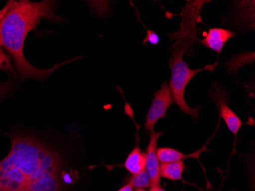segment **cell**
<instances>
[{
    "instance_id": "obj_1",
    "label": "cell",
    "mask_w": 255,
    "mask_h": 191,
    "mask_svg": "<svg viewBox=\"0 0 255 191\" xmlns=\"http://www.w3.org/2000/svg\"><path fill=\"white\" fill-rule=\"evenodd\" d=\"M11 140L0 161V191H62L57 152L30 136L14 135Z\"/></svg>"
},
{
    "instance_id": "obj_2",
    "label": "cell",
    "mask_w": 255,
    "mask_h": 191,
    "mask_svg": "<svg viewBox=\"0 0 255 191\" xmlns=\"http://www.w3.org/2000/svg\"><path fill=\"white\" fill-rule=\"evenodd\" d=\"M54 2L46 0L40 2L28 0L15 1L3 19L0 21V48H4L11 56L22 78H45L64 64L77 59L54 64L46 70L33 67L25 59L23 47L28 33L36 29L41 20L61 19L54 14Z\"/></svg>"
},
{
    "instance_id": "obj_3",
    "label": "cell",
    "mask_w": 255,
    "mask_h": 191,
    "mask_svg": "<svg viewBox=\"0 0 255 191\" xmlns=\"http://www.w3.org/2000/svg\"><path fill=\"white\" fill-rule=\"evenodd\" d=\"M170 51L171 52V57L169 61L170 69L171 70L170 88L173 95V102L179 106L182 112L192 116L195 119H198L201 106L192 108L187 104L184 97L185 89L196 74L204 70L213 71L217 67L218 63L208 64L203 68L193 70L188 67L187 62L183 59L184 54L188 55V52L185 47L173 44L170 47Z\"/></svg>"
},
{
    "instance_id": "obj_4",
    "label": "cell",
    "mask_w": 255,
    "mask_h": 191,
    "mask_svg": "<svg viewBox=\"0 0 255 191\" xmlns=\"http://www.w3.org/2000/svg\"><path fill=\"white\" fill-rule=\"evenodd\" d=\"M208 1H188L186 4L180 15L182 21L180 28L175 32L169 34L170 39L178 42H184L193 47L195 43L200 42L198 33L196 31V24L201 22L200 11L203 5Z\"/></svg>"
},
{
    "instance_id": "obj_5",
    "label": "cell",
    "mask_w": 255,
    "mask_h": 191,
    "mask_svg": "<svg viewBox=\"0 0 255 191\" xmlns=\"http://www.w3.org/2000/svg\"><path fill=\"white\" fill-rule=\"evenodd\" d=\"M173 103V95L167 81L164 82L160 88L154 92V99L146 115L144 129L152 132L159 119L167 116L169 106Z\"/></svg>"
},
{
    "instance_id": "obj_6",
    "label": "cell",
    "mask_w": 255,
    "mask_h": 191,
    "mask_svg": "<svg viewBox=\"0 0 255 191\" xmlns=\"http://www.w3.org/2000/svg\"><path fill=\"white\" fill-rule=\"evenodd\" d=\"M210 95L219 108V116L224 120L228 129L235 136H237L239 129L244 123L229 107L225 90L220 86L217 87L214 84V88H212Z\"/></svg>"
},
{
    "instance_id": "obj_7",
    "label": "cell",
    "mask_w": 255,
    "mask_h": 191,
    "mask_svg": "<svg viewBox=\"0 0 255 191\" xmlns=\"http://www.w3.org/2000/svg\"><path fill=\"white\" fill-rule=\"evenodd\" d=\"M164 132H150V142L145 152V169L151 187L160 186V162L157 156V141Z\"/></svg>"
},
{
    "instance_id": "obj_8",
    "label": "cell",
    "mask_w": 255,
    "mask_h": 191,
    "mask_svg": "<svg viewBox=\"0 0 255 191\" xmlns=\"http://www.w3.org/2000/svg\"><path fill=\"white\" fill-rule=\"evenodd\" d=\"M236 34L237 33L226 28H210L207 32H204L205 38L200 41V43L220 54L226 42L236 36Z\"/></svg>"
},
{
    "instance_id": "obj_9",
    "label": "cell",
    "mask_w": 255,
    "mask_h": 191,
    "mask_svg": "<svg viewBox=\"0 0 255 191\" xmlns=\"http://www.w3.org/2000/svg\"><path fill=\"white\" fill-rule=\"evenodd\" d=\"M145 153L141 152V149L139 148L138 142H137L135 147L128 155L123 167L131 175H136L145 168Z\"/></svg>"
},
{
    "instance_id": "obj_10",
    "label": "cell",
    "mask_w": 255,
    "mask_h": 191,
    "mask_svg": "<svg viewBox=\"0 0 255 191\" xmlns=\"http://www.w3.org/2000/svg\"><path fill=\"white\" fill-rule=\"evenodd\" d=\"M201 152H203L202 149L194 153L187 155V154L182 153L180 151L176 150L173 148H158L157 149V156L159 162L161 163H170V162H181L188 158L198 159L199 155Z\"/></svg>"
},
{
    "instance_id": "obj_11",
    "label": "cell",
    "mask_w": 255,
    "mask_h": 191,
    "mask_svg": "<svg viewBox=\"0 0 255 191\" xmlns=\"http://www.w3.org/2000/svg\"><path fill=\"white\" fill-rule=\"evenodd\" d=\"M184 169L185 164L183 161L161 163V165H160V177L173 182L182 181Z\"/></svg>"
},
{
    "instance_id": "obj_12",
    "label": "cell",
    "mask_w": 255,
    "mask_h": 191,
    "mask_svg": "<svg viewBox=\"0 0 255 191\" xmlns=\"http://www.w3.org/2000/svg\"><path fill=\"white\" fill-rule=\"evenodd\" d=\"M126 184H129L135 190L146 189L150 188V180L145 169L128 177L126 181Z\"/></svg>"
},
{
    "instance_id": "obj_13",
    "label": "cell",
    "mask_w": 255,
    "mask_h": 191,
    "mask_svg": "<svg viewBox=\"0 0 255 191\" xmlns=\"http://www.w3.org/2000/svg\"><path fill=\"white\" fill-rule=\"evenodd\" d=\"M0 68L5 71H10L15 74V70L11 65L9 57L4 52L3 49L0 48Z\"/></svg>"
},
{
    "instance_id": "obj_14",
    "label": "cell",
    "mask_w": 255,
    "mask_h": 191,
    "mask_svg": "<svg viewBox=\"0 0 255 191\" xmlns=\"http://www.w3.org/2000/svg\"><path fill=\"white\" fill-rule=\"evenodd\" d=\"M147 41L150 43L151 44H157L160 41V38L157 36V34L154 31H150V30L147 29V36H146L145 40L144 41V44H145Z\"/></svg>"
},
{
    "instance_id": "obj_15",
    "label": "cell",
    "mask_w": 255,
    "mask_h": 191,
    "mask_svg": "<svg viewBox=\"0 0 255 191\" xmlns=\"http://www.w3.org/2000/svg\"><path fill=\"white\" fill-rule=\"evenodd\" d=\"M15 2V1H8L6 5L4 6V8L0 10V21L3 19L4 17L6 15L7 12L9 11L10 8L12 7V5H14Z\"/></svg>"
},
{
    "instance_id": "obj_16",
    "label": "cell",
    "mask_w": 255,
    "mask_h": 191,
    "mask_svg": "<svg viewBox=\"0 0 255 191\" xmlns=\"http://www.w3.org/2000/svg\"><path fill=\"white\" fill-rule=\"evenodd\" d=\"M10 89L9 83H0V98L5 95Z\"/></svg>"
},
{
    "instance_id": "obj_17",
    "label": "cell",
    "mask_w": 255,
    "mask_h": 191,
    "mask_svg": "<svg viewBox=\"0 0 255 191\" xmlns=\"http://www.w3.org/2000/svg\"><path fill=\"white\" fill-rule=\"evenodd\" d=\"M118 191H133V188L129 184H126L124 187L120 188Z\"/></svg>"
},
{
    "instance_id": "obj_18",
    "label": "cell",
    "mask_w": 255,
    "mask_h": 191,
    "mask_svg": "<svg viewBox=\"0 0 255 191\" xmlns=\"http://www.w3.org/2000/svg\"><path fill=\"white\" fill-rule=\"evenodd\" d=\"M165 191V190L163 189V188H161L160 186H157V187H151L150 188V191Z\"/></svg>"
},
{
    "instance_id": "obj_19",
    "label": "cell",
    "mask_w": 255,
    "mask_h": 191,
    "mask_svg": "<svg viewBox=\"0 0 255 191\" xmlns=\"http://www.w3.org/2000/svg\"><path fill=\"white\" fill-rule=\"evenodd\" d=\"M134 191H147L145 189H137L135 190Z\"/></svg>"
}]
</instances>
